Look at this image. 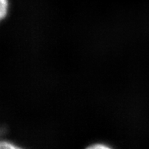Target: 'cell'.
<instances>
[{"label":"cell","instance_id":"1","mask_svg":"<svg viewBox=\"0 0 149 149\" xmlns=\"http://www.w3.org/2000/svg\"><path fill=\"white\" fill-rule=\"evenodd\" d=\"M11 2L10 0H0V23L9 15Z\"/></svg>","mask_w":149,"mask_h":149},{"label":"cell","instance_id":"2","mask_svg":"<svg viewBox=\"0 0 149 149\" xmlns=\"http://www.w3.org/2000/svg\"><path fill=\"white\" fill-rule=\"evenodd\" d=\"M83 149H115L111 145L104 141H94L88 143Z\"/></svg>","mask_w":149,"mask_h":149},{"label":"cell","instance_id":"3","mask_svg":"<svg viewBox=\"0 0 149 149\" xmlns=\"http://www.w3.org/2000/svg\"><path fill=\"white\" fill-rule=\"evenodd\" d=\"M0 149H27L15 142V141L8 139H0Z\"/></svg>","mask_w":149,"mask_h":149}]
</instances>
